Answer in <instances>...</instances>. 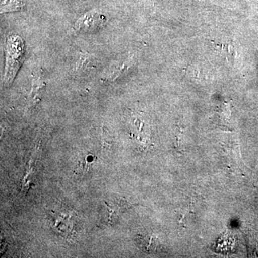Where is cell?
Listing matches in <instances>:
<instances>
[{"instance_id":"obj_1","label":"cell","mask_w":258,"mask_h":258,"mask_svg":"<svg viewBox=\"0 0 258 258\" xmlns=\"http://www.w3.org/2000/svg\"><path fill=\"white\" fill-rule=\"evenodd\" d=\"M24 55L23 40L18 35L8 37L7 42V68L5 72L6 83H12L15 74L21 66Z\"/></svg>"},{"instance_id":"obj_2","label":"cell","mask_w":258,"mask_h":258,"mask_svg":"<svg viewBox=\"0 0 258 258\" xmlns=\"http://www.w3.org/2000/svg\"><path fill=\"white\" fill-rule=\"evenodd\" d=\"M106 18L99 12H88L75 23V31L81 33H93L99 31L105 26Z\"/></svg>"},{"instance_id":"obj_3","label":"cell","mask_w":258,"mask_h":258,"mask_svg":"<svg viewBox=\"0 0 258 258\" xmlns=\"http://www.w3.org/2000/svg\"><path fill=\"white\" fill-rule=\"evenodd\" d=\"M31 94H30V103H36L37 98L41 94L42 90L45 88V83L40 76L33 80Z\"/></svg>"},{"instance_id":"obj_4","label":"cell","mask_w":258,"mask_h":258,"mask_svg":"<svg viewBox=\"0 0 258 258\" xmlns=\"http://www.w3.org/2000/svg\"><path fill=\"white\" fill-rule=\"evenodd\" d=\"M128 64L129 63L128 62H125L124 64L119 66L118 69L115 70V71H114V72H113V74L110 76V79L111 80H115L118 79V78L119 77L120 74H123L125 70L128 69Z\"/></svg>"}]
</instances>
